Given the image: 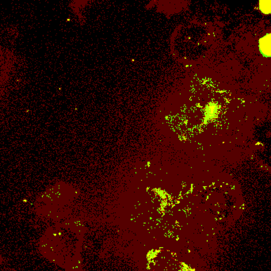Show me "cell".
<instances>
[{"label":"cell","mask_w":271,"mask_h":271,"mask_svg":"<svg viewBox=\"0 0 271 271\" xmlns=\"http://www.w3.org/2000/svg\"><path fill=\"white\" fill-rule=\"evenodd\" d=\"M259 49L265 56H271V34H268L259 40Z\"/></svg>","instance_id":"cell-1"},{"label":"cell","mask_w":271,"mask_h":271,"mask_svg":"<svg viewBox=\"0 0 271 271\" xmlns=\"http://www.w3.org/2000/svg\"><path fill=\"white\" fill-rule=\"evenodd\" d=\"M259 9L263 14H271V0H259Z\"/></svg>","instance_id":"cell-2"}]
</instances>
